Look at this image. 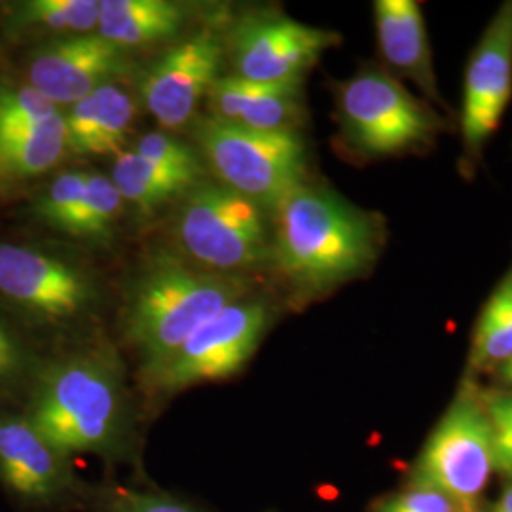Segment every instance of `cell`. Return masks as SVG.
I'll use <instances>...</instances> for the list:
<instances>
[{
	"label": "cell",
	"mask_w": 512,
	"mask_h": 512,
	"mask_svg": "<svg viewBox=\"0 0 512 512\" xmlns=\"http://www.w3.org/2000/svg\"><path fill=\"white\" fill-rule=\"evenodd\" d=\"M226 54L224 38L203 27L162 55L145 74L141 95L148 112L164 128L184 126L219 78Z\"/></svg>",
	"instance_id": "10"
},
{
	"label": "cell",
	"mask_w": 512,
	"mask_h": 512,
	"mask_svg": "<svg viewBox=\"0 0 512 512\" xmlns=\"http://www.w3.org/2000/svg\"><path fill=\"white\" fill-rule=\"evenodd\" d=\"M376 512H459V507L433 488L414 486L404 494L387 499Z\"/></svg>",
	"instance_id": "29"
},
{
	"label": "cell",
	"mask_w": 512,
	"mask_h": 512,
	"mask_svg": "<svg viewBox=\"0 0 512 512\" xmlns=\"http://www.w3.org/2000/svg\"><path fill=\"white\" fill-rule=\"evenodd\" d=\"M59 114L50 99L37 92L33 86L18 90H0V131L33 126Z\"/></svg>",
	"instance_id": "26"
},
{
	"label": "cell",
	"mask_w": 512,
	"mask_h": 512,
	"mask_svg": "<svg viewBox=\"0 0 512 512\" xmlns=\"http://www.w3.org/2000/svg\"><path fill=\"white\" fill-rule=\"evenodd\" d=\"M459 512H480L478 507H471V509H459Z\"/></svg>",
	"instance_id": "33"
},
{
	"label": "cell",
	"mask_w": 512,
	"mask_h": 512,
	"mask_svg": "<svg viewBox=\"0 0 512 512\" xmlns=\"http://www.w3.org/2000/svg\"><path fill=\"white\" fill-rule=\"evenodd\" d=\"M209 116L241 128L296 131L302 118L300 82L262 84L219 76L207 92Z\"/></svg>",
	"instance_id": "14"
},
{
	"label": "cell",
	"mask_w": 512,
	"mask_h": 512,
	"mask_svg": "<svg viewBox=\"0 0 512 512\" xmlns=\"http://www.w3.org/2000/svg\"><path fill=\"white\" fill-rule=\"evenodd\" d=\"M128 71L126 50L97 33L57 38L44 46L29 67L37 92L57 105H71Z\"/></svg>",
	"instance_id": "12"
},
{
	"label": "cell",
	"mask_w": 512,
	"mask_h": 512,
	"mask_svg": "<svg viewBox=\"0 0 512 512\" xmlns=\"http://www.w3.org/2000/svg\"><path fill=\"white\" fill-rule=\"evenodd\" d=\"M512 357V270L501 279L476 323L471 361L478 368L503 366Z\"/></svg>",
	"instance_id": "21"
},
{
	"label": "cell",
	"mask_w": 512,
	"mask_h": 512,
	"mask_svg": "<svg viewBox=\"0 0 512 512\" xmlns=\"http://www.w3.org/2000/svg\"><path fill=\"white\" fill-rule=\"evenodd\" d=\"M340 35L317 29L279 12H256L239 19L224 38L234 76L262 84L302 82Z\"/></svg>",
	"instance_id": "9"
},
{
	"label": "cell",
	"mask_w": 512,
	"mask_h": 512,
	"mask_svg": "<svg viewBox=\"0 0 512 512\" xmlns=\"http://www.w3.org/2000/svg\"><path fill=\"white\" fill-rule=\"evenodd\" d=\"M101 0H31L18 12V21L27 27H42L54 33L88 35L97 29Z\"/></svg>",
	"instance_id": "23"
},
{
	"label": "cell",
	"mask_w": 512,
	"mask_h": 512,
	"mask_svg": "<svg viewBox=\"0 0 512 512\" xmlns=\"http://www.w3.org/2000/svg\"><path fill=\"white\" fill-rule=\"evenodd\" d=\"M107 512H198L179 499L167 495L120 490L110 495Z\"/></svg>",
	"instance_id": "28"
},
{
	"label": "cell",
	"mask_w": 512,
	"mask_h": 512,
	"mask_svg": "<svg viewBox=\"0 0 512 512\" xmlns=\"http://www.w3.org/2000/svg\"><path fill=\"white\" fill-rule=\"evenodd\" d=\"M188 10L169 0H101L97 35L128 50L181 33Z\"/></svg>",
	"instance_id": "18"
},
{
	"label": "cell",
	"mask_w": 512,
	"mask_h": 512,
	"mask_svg": "<svg viewBox=\"0 0 512 512\" xmlns=\"http://www.w3.org/2000/svg\"><path fill=\"white\" fill-rule=\"evenodd\" d=\"M494 512H512V482L503 490L499 501L495 503Z\"/></svg>",
	"instance_id": "31"
},
{
	"label": "cell",
	"mask_w": 512,
	"mask_h": 512,
	"mask_svg": "<svg viewBox=\"0 0 512 512\" xmlns=\"http://www.w3.org/2000/svg\"><path fill=\"white\" fill-rule=\"evenodd\" d=\"M494 471V442L486 410L480 397L463 389L425 442L414 486L433 488L459 509H471Z\"/></svg>",
	"instance_id": "7"
},
{
	"label": "cell",
	"mask_w": 512,
	"mask_h": 512,
	"mask_svg": "<svg viewBox=\"0 0 512 512\" xmlns=\"http://www.w3.org/2000/svg\"><path fill=\"white\" fill-rule=\"evenodd\" d=\"M67 148L61 114L33 126L0 131V179L21 181L54 167Z\"/></svg>",
	"instance_id": "19"
},
{
	"label": "cell",
	"mask_w": 512,
	"mask_h": 512,
	"mask_svg": "<svg viewBox=\"0 0 512 512\" xmlns=\"http://www.w3.org/2000/svg\"><path fill=\"white\" fill-rule=\"evenodd\" d=\"M0 293L50 319H67L93 300L88 275L55 256L0 243Z\"/></svg>",
	"instance_id": "13"
},
{
	"label": "cell",
	"mask_w": 512,
	"mask_h": 512,
	"mask_svg": "<svg viewBox=\"0 0 512 512\" xmlns=\"http://www.w3.org/2000/svg\"><path fill=\"white\" fill-rule=\"evenodd\" d=\"M501 376H503L505 382H509L512 385V357L505 365L501 366Z\"/></svg>",
	"instance_id": "32"
},
{
	"label": "cell",
	"mask_w": 512,
	"mask_h": 512,
	"mask_svg": "<svg viewBox=\"0 0 512 512\" xmlns=\"http://www.w3.org/2000/svg\"><path fill=\"white\" fill-rule=\"evenodd\" d=\"M177 239L203 270L232 275L272 253L264 209L220 183L200 181L183 196Z\"/></svg>",
	"instance_id": "5"
},
{
	"label": "cell",
	"mask_w": 512,
	"mask_h": 512,
	"mask_svg": "<svg viewBox=\"0 0 512 512\" xmlns=\"http://www.w3.org/2000/svg\"><path fill=\"white\" fill-rule=\"evenodd\" d=\"M196 143L220 184L275 211L304 184L306 148L296 131H260L211 116L194 126Z\"/></svg>",
	"instance_id": "4"
},
{
	"label": "cell",
	"mask_w": 512,
	"mask_h": 512,
	"mask_svg": "<svg viewBox=\"0 0 512 512\" xmlns=\"http://www.w3.org/2000/svg\"><path fill=\"white\" fill-rule=\"evenodd\" d=\"M243 279L186 264L160 253L137 279L128 310V336L152 370L205 321L243 300Z\"/></svg>",
	"instance_id": "2"
},
{
	"label": "cell",
	"mask_w": 512,
	"mask_h": 512,
	"mask_svg": "<svg viewBox=\"0 0 512 512\" xmlns=\"http://www.w3.org/2000/svg\"><path fill=\"white\" fill-rule=\"evenodd\" d=\"M135 116L133 97L114 82L105 84L63 116L67 148L76 154H120Z\"/></svg>",
	"instance_id": "17"
},
{
	"label": "cell",
	"mask_w": 512,
	"mask_h": 512,
	"mask_svg": "<svg viewBox=\"0 0 512 512\" xmlns=\"http://www.w3.org/2000/svg\"><path fill=\"white\" fill-rule=\"evenodd\" d=\"M122 205L124 200L110 177H105L103 173H88L80 209L69 234L93 243L109 239L120 217Z\"/></svg>",
	"instance_id": "22"
},
{
	"label": "cell",
	"mask_w": 512,
	"mask_h": 512,
	"mask_svg": "<svg viewBox=\"0 0 512 512\" xmlns=\"http://www.w3.org/2000/svg\"><path fill=\"white\" fill-rule=\"evenodd\" d=\"M61 458L31 421L0 420V476L14 492L31 499L57 494L65 482Z\"/></svg>",
	"instance_id": "16"
},
{
	"label": "cell",
	"mask_w": 512,
	"mask_h": 512,
	"mask_svg": "<svg viewBox=\"0 0 512 512\" xmlns=\"http://www.w3.org/2000/svg\"><path fill=\"white\" fill-rule=\"evenodd\" d=\"M133 150L139 156L147 158L148 162L202 179V162L198 152L183 141L175 139L173 135H167L162 131L147 133L135 143Z\"/></svg>",
	"instance_id": "25"
},
{
	"label": "cell",
	"mask_w": 512,
	"mask_h": 512,
	"mask_svg": "<svg viewBox=\"0 0 512 512\" xmlns=\"http://www.w3.org/2000/svg\"><path fill=\"white\" fill-rule=\"evenodd\" d=\"M512 95V2L499 8L478 40L465 73L461 131L476 156L499 128Z\"/></svg>",
	"instance_id": "11"
},
{
	"label": "cell",
	"mask_w": 512,
	"mask_h": 512,
	"mask_svg": "<svg viewBox=\"0 0 512 512\" xmlns=\"http://www.w3.org/2000/svg\"><path fill=\"white\" fill-rule=\"evenodd\" d=\"M275 213V266L296 289L323 293L363 274L378 256V226L336 192L300 184Z\"/></svg>",
	"instance_id": "1"
},
{
	"label": "cell",
	"mask_w": 512,
	"mask_h": 512,
	"mask_svg": "<svg viewBox=\"0 0 512 512\" xmlns=\"http://www.w3.org/2000/svg\"><path fill=\"white\" fill-rule=\"evenodd\" d=\"M110 179L118 188L122 200L131 203L143 215H150L165 203L181 198L192 186L202 181L181 171L148 162L135 150L118 154Z\"/></svg>",
	"instance_id": "20"
},
{
	"label": "cell",
	"mask_w": 512,
	"mask_h": 512,
	"mask_svg": "<svg viewBox=\"0 0 512 512\" xmlns=\"http://www.w3.org/2000/svg\"><path fill=\"white\" fill-rule=\"evenodd\" d=\"M378 44L393 71L416 82L431 99H439L431 46L420 4L414 0H378L374 4Z\"/></svg>",
	"instance_id": "15"
},
{
	"label": "cell",
	"mask_w": 512,
	"mask_h": 512,
	"mask_svg": "<svg viewBox=\"0 0 512 512\" xmlns=\"http://www.w3.org/2000/svg\"><path fill=\"white\" fill-rule=\"evenodd\" d=\"M18 366V349L10 334L0 327V378L14 372Z\"/></svg>",
	"instance_id": "30"
},
{
	"label": "cell",
	"mask_w": 512,
	"mask_h": 512,
	"mask_svg": "<svg viewBox=\"0 0 512 512\" xmlns=\"http://www.w3.org/2000/svg\"><path fill=\"white\" fill-rule=\"evenodd\" d=\"M122 408L116 368L103 357L82 355L48 372L31 423L61 456L99 452L116 439Z\"/></svg>",
	"instance_id": "3"
},
{
	"label": "cell",
	"mask_w": 512,
	"mask_h": 512,
	"mask_svg": "<svg viewBox=\"0 0 512 512\" xmlns=\"http://www.w3.org/2000/svg\"><path fill=\"white\" fill-rule=\"evenodd\" d=\"M86 179H88L86 171H67L59 175L38 203L40 217L50 222L55 228L69 234L74 217L80 209Z\"/></svg>",
	"instance_id": "24"
},
{
	"label": "cell",
	"mask_w": 512,
	"mask_h": 512,
	"mask_svg": "<svg viewBox=\"0 0 512 512\" xmlns=\"http://www.w3.org/2000/svg\"><path fill=\"white\" fill-rule=\"evenodd\" d=\"M266 325L268 310L264 304L238 300L205 321L181 348L147 374L164 391L228 378L253 357Z\"/></svg>",
	"instance_id": "8"
},
{
	"label": "cell",
	"mask_w": 512,
	"mask_h": 512,
	"mask_svg": "<svg viewBox=\"0 0 512 512\" xmlns=\"http://www.w3.org/2000/svg\"><path fill=\"white\" fill-rule=\"evenodd\" d=\"M338 112L349 143L368 156H389L429 145L442 120L399 80L365 69L338 88Z\"/></svg>",
	"instance_id": "6"
},
{
	"label": "cell",
	"mask_w": 512,
	"mask_h": 512,
	"mask_svg": "<svg viewBox=\"0 0 512 512\" xmlns=\"http://www.w3.org/2000/svg\"><path fill=\"white\" fill-rule=\"evenodd\" d=\"M480 403L492 427L494 469L512 480V393H486Z\"/></svg>",
	"instance_id": "27"
}]
</instances>
